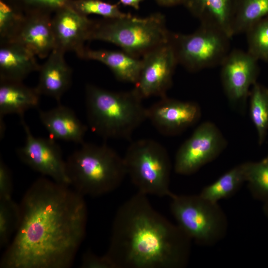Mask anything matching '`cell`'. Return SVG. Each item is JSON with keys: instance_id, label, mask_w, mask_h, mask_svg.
<instances>
[{"instance_id": "obj_1", "label": "cell", "mask_w": 268, "mask_h": 268, "mask_svg": "<svg viewBox=\"0 0 268 268\" xmlns=\"http://www.w3.org/2000/svg\"><path fill=\"white\" fill-rule=\"evenodd\" d=\"M21 218L0 268H67L84 238V197L69 186L37 179L20 203Z\"/></svg>"}, {"instance_id": "obj_2", "label": "cell", "mask_w": 268, "mask_h": 268, "mask_svg": "<svg viewBox=\"0 0 268 268\" xmlns=\"http://www.w3.org/2000/svg\"><path fill=\"white\" fill-rule=\"evenodd\" d=\"M191 240L138 192L117 210L105 255L115 268H180L188 262Z\"/></svg>"}, {"instance_id": "obj_3", "label": "cell", "mask_w": 268, "mask_h": 268, "mask_svg": "<svg viewBox=\"0 0 268 268\" xmlns=\"http://www.w3.org/2000/svg\"><path fill=\"white\" fill-rule=\"evenodd\" d=\"M85 90L89 127L102 138L129 139L147 120L146 108L134 89L116 92L89 84Z\"/></svg>"}, {"instance_id": "obj_4", "label": "cell", "mask_w": 268, "mask_h": 268, "mask_svg": "<svg viewBox=\"0 0 268 268\" xmlns=\"http://www.w3.org/2000/svg\"><path fill=\"white\" fill-rule=\"evenodd\" d=\"M80 145L66 160L70 186L83 197H98L117 189L127 175L123 157L106 144Z\"/></svg>"}, {"instance_id": "obj_5", "label": "cell", "mask_w": 268, "mask_h": 268, "mask_svg": "<svg viewBox=\"0 0 268 268\" xmlns=\"http://www.w3.org/2000/svg\"><path fill=\"white\" fill-rule=\"evenodd\" d=\"M165 16L155 12L144 17L127 15L94 22L90 40L112 43L137 58L170 41Z\"/></svg>"}, {"instance_id": "obj_6", "label": "cell", "mask_w": 268, "mask_h": 268, "mask_svg": "<svg viewBox=\"0 0 268 268\" xmlns=\"http://www.w3.org/2000/svg\"><path fill=\"white\" fill-rule=\"evenodd\" d=\"M124 162L127 175L145 195L170 197L171 165L164 146L157 141L143 138L133 142L128 147Z\"/></svg>"}, {"instance_id": "obj_7", "label": "cell", "mask_w": 268, "mask_h": 268, "mask_svg": "<svg viewBox=\"0 0 268 268\" xmlns=\"http://www.w3.org/2000/svg\"><path fill=\"white\" fill-rule=\"evenodd\" d=\"M171 211L178 226L191 239L201 244L216 242L225 234L226 220L217 203L199 195L172 194Z\"/></svg>"}, {"instance_id": "obj_8", "label": "cell", "mask_w": 268, "mask_h": 268, "mask_svg": "<svg viewBox=\"0 0 268 268\" xmlns=\"http://www.w3.org/2000/svg\"><path fill=\"white\" fill-rule=\"evenodd\" d=\"M231 38L217 28L201 25L190 34L171 33L170 41L178 63L194 72L220 66L231 51Z\"/></svg>"}, {"instance_id": "obj_9", "label": "cell", "mask_w": 268, "mask_h": 268, "mask_svg": "<svg viewBox=\"0 0 268 268\" xmlns=\"http://www.w3.org/2000/svg\"><path fill=\"white\" fill-rule=\"evenodd\" d=\"M226 146L225 138L212 123L204 122L178 150L174 170L178 174L189 175L213 160Z\"/></svg>"}, {"instance_id": "obj_10", "label": "cell", "mask_w": 268, "mask_h": 268, "mask_svg": "<svg viewBox=\"0 0 268 268\" xmlns=\"http://www.w3.org/2000/svg\"><path fill=\"white\" fill-rule=\"evenodd\" d=\"M20 120L25 134V141L16 150L19 158L33 170L57 183L70 186L66 162L56 140L50 137L34 136L24 117H21Z\"/></svg>"}, {"instance_id": "obj_11", "label": "cell", "mask_w": 268, "mask_h": 268, "mask_svg": "<svg viewBox=\"0 0 268 268\" xmlns=\"http://www.w3.org/2000/svg\"><path fill=\"white\" fill-rule=\"evenodd\" d=\"M138 80L134 89L141 99L164 97L172 85L178 63L169 41L143 55Z\"/></svg>"}, {"instance_id": "obj_12", "label": "cell", "mask_w": 268, "mask_h": 268, "mask_svg": "<svg viewBox=\"0 0 268 268\" xmlns=\"http://www.w3.org/2000/svg\"><path fill=\"white\" fill-rule=\"evenodd\" d=\"M258 60L248 51H230L221 64V78L226 95L232 106L244 111L250 88L257 81Z\"/></svg>"}, {"instance_id": "obj_13", "label": "cell", "mask_w": 268, "mask_h": 268, "mask_svg": "<svg viewBox=\"0 0 268 268\" xmlns=\"http://www.w3.org/2000/svg\"><path fill=\"white\" fill-rule=\"evenodd\" d=\"M200 116V108L197 103L166 96L146 108L147 119L159 133L166 136L181 133L194 124Z\"/></svg>"}, {"instance_id": "obj_14", "label": "cell", "mask_w": 268, "mask_h": 268, "mask_svg": "<svg viewBox=\"0 0 268 268\" xmlns=\"http://www.w3.org/2000/svg\"><path fill=\"white\" fill-rule=\"evenodd\" d=\"M94 22L72 7L70 3L56 11L52 25L56 48L74 52L80 58L89 41Z\"/></svg>"}, {"instance_id": "obj_15", "label": "cell", "mask_w": 268, "mask_h": 268, "mask_svg": "<svg viewBox=\"0 0 268 268\" xmlns=\"http://www.w3.org/2000/svg\"><path fill=\"white\" fill-rule=\"evenodd\" d=\"M49 11L32 9L15 37L11 41L19 43L37 57L46 58L56 48V42Z\"/></svg>"}, {"instance_id": "obj_16", "label": "cell", "mask_w": 268, "mask_h": 268, "mask_svg": "<svg viewBox=\"0 0 268 268\" xmlns=\"http://www.w3.org/2000/svg\"><path fill=\"white\" fill-rule=\"evenodd\" d=\"M65 52L54 49L40 66L39 78L35 88L40 95L55 99L58 104L69 88L72 82V71L67 63Z\"/></svg>"}, {"instance_id": "obj_17", "label": "cell", "mask_w": 268, "mask_h": 268, "mask_svg": "<svg viewBox=\"0 0 268 268\" xmlns=\"http://www.w3.org/2000/svg\"><path fill=\"white\" fill-rule=\"evenodd\" d=\"M59 105L48 110H38L40 121L55 140L73 142L78 144L84 142L87 130L70 108Z\"/></svg>"}, {"instance_id": "obj_18", "label": "cell", "mask_w": 268, "mask_h": 268, "mask_svg": "<svg viewBox=\"0 0 268 268\" xmlns=\"http://www.w3.org/2000/svg\"><path fill=\"white\" fill-rule=\"evenodd\" d=\"M29 50L14 41L0 42V79L23 81L40 65Z\"/></svg>"}, {"instance_id": "obj_19", "label": "cell", "mask_w": 268, "mask_h": 268, "mask_svg": "<svg viewBox=\"0 0 268 268\" xmlns=\"http://www.w3.org/2000/svg\"><path fill=\"white\" fill-rule=\"evenodd\" d=\"M237 0H185L183 5L201 25L217 28L233 37L232 24Z\"/></svg>"}, {"instance_id": "obj_20", "label": "cell", "mask_w": 268, "mask_h": 268, "mask_svg": "<svg viewBox=\"0 0 268 268\" xmlns=\"http://www.w3.org/2000/svg\"><path fill=\"white\" fill-rule=\"evenodd\" d=\"M40 96L35 87H28L23 81L0 79V122L6 115L21 118L29 109L38 108Z\"/></svg>"}, {"instance_id": "obj_21", "label": "cell", "mask_w": 268, "mask_h": 268, "mask_svg": "<svg viewBox=\"0 0 268 268\" xmlns=\"http://www.w3.org/2000/svg\"><path fill=\"white\" fill-rule=\"evenodd\" d=\"M80 58L99 62L107 66L119 80L135 84L141 60L123 51L85 49Z\"/></svg>"}, {"instance_id": "obj_22", "label": "cell", "mask_w": 268, "mask_h": 268, "mask_svg": "<svg viewBox=\"0 0 268 268\" xmlns=\"http://www.w3.org/2000/svg\"><path fill=\"white\" fill-rule=\"evenodd\" d=\"M246 181V163L233 168L212 184L205 187L199 195L214 203L228 198L238 191Z\"/></svg>"}, {"instance_id": "obj_23", "label": "cell", "mask_w": 268, "mask_h": 268, "mask_svg": "<svg viewBox=\"0 0 268 268\" xmlns=\"http://www.w3.org/2000/svg\"><path fill=\"white\" fill-rule=\"evenodd\" d=\"M268 16V0H237L232 34L245 33L252 25Z\"/></svg>"}, {"instance_id": "obj_24", "label": "cell", "mask_w": 268, "mask_h": 268, "mask_svg": "<svg viewBox=\"0 0 268 268\" xmlns=\"http://www.w3.org/2000/svg\"><path fill=\"white\" fill-rule=\"evenodd\" d=\"M249 96L251 119L257 132L259 143L262 144L268 131V89L256 82Z\"/></svg>"}, {"instance_id": "obj_25", "label": "cell", "mask_w": 268, "mask_h": 268, "mask_svg": "<svg viewBox=\"0 0 268 268\" xmlns=\"http://www.w3.org/2000/svg\"><path fill=\"white\" fill-rule=\"evenodd\" d=\"M20 204L12 198L0 199V247H6L20 221Z\"/></svg>"}, {"instance_id": "obj_26", "label": "cell", "mask_w": 268, "mask_h": 268, "mask_svg": "<svg viewBox=\"0 0 268 268\" xmlns=\"http://www.w3.org/2000/svg\"><path fill=\"white\" fill-rule=\"evenodd\" d=\"M246 181L254 197L268 202V161L246 162Z\"/></svg>"}, {"instance_id": "obj_27", "label": "cell", "mask_w": 268, "mask_h": 268, "mask_svg": "<svg viewBox=\"0 0 268 268\" xmlns=\"http://www.w3.org/2000/svg\"><path fill=\"white\" fill-rule=\"evenodd\" d=\"M245 33L247 51L258 61L268 62V16L252 25Z\"/></svg>"}, {"instance_id": "obj_28", "label": "cell", "mask_w": 268, "mask_h": 268, "mask_svg": "<svg viewBox=\"0 0 268 268\" xmlns=\"http://www.w3.org/2000/svg\"><path fill=\"white\" fill-rule=\"evenodd\" d=\"M23 13L3 0L0 1V42L12 40L17 34L25 18Z\"/></svg>"}, {"instance_id": "obj_29", "label": "cell", "mask_w": 268, "mask_h": 268, "mask_svg": "<svg viewBox=\"0 0 268 268\" xmlns=\"http://www.w3.org/2000/svg\"><path fill=\"white\" fill-rule=\"evenodd\" d=\"M70 5L81 14H96L104 18L113 19L124 17L128 13L122 11L118 4L101 0H71Z\"/></svg>"}, {"instance_id": "obj_30", "label": "cell", "mask_w": 268, "mask_h": 268, "mask_svg": "<svg viewBox=\"0 0 268 268\" xmlns=\"http://www.w3.org/2000/svg\"><path fill=\"white\" fill-rule=\"evenodd\" d=\"M80 266L82 268H115L105 254L99 256L89 250L83 254Z\"/></svg>"}, {"instance_id": "obj_31", "label": "cell", "mask_w": 268, "mask_h": 268, "mask_svg": "<svg viewBox=\"0 0 268 268\" xmlns=\"http://www.w3.org/2000/svg\"><path fill=\"white\" fill-rule=\"evenodd\" d=\"M13 183L10 169L3 161L0 159V199L12 198Z\"/></svg>"}, {"instance_id": "obj_32", "label": "cell", "mask_w": 268, "mask_h": 268, "mask_svg": "<svg viewBox=\"0 0 268 268\" xmlns=\"http://www.w3.org/2000/svg\"><path fill=\"white\" fill-rule=\"evenodd\" d=\"M38 9L56 11L70 3L71 0H15Z\"/></svg>"}, {"instance_id": "obj_33", "label": "cell", "mask_w": 268, "mask_h": 268, "mask_svg": "<svg viewBox=\"0 0 268 268\" xmlns=\"http://www.w3.org/2000/svg\"><path fill=\"white\" fill-rule=\"evenodd\" d=\"M160 5L165 7H171L183 4L185 0H155Z\"/></svg>"}, {"instance_id": "obj_34", "label": "cell", "mask_w": 268, "mask_h": 268, "mask_svg": "<svg viewBox=\"0 0 268 268\" xmlns=\"http://www.w3.org/2000/svg\"><path fill=\"white\" fill-rule=\"evenodd\" d=\"M143 0H119L120 2L125 6L132 7L138 9L140 2Z\"/></svg>"}, {"instance_id": "obj_35", "label": "cell", "mask_w": 268, "mask_h": 268, "mask_svg": "<svg viewBox=\"0 0 268 268\" xmlns=\"http://www.w3.org/2000/svg\"><path fill=\"white\" fill-rule=\"evenodd\" d=\"M263 210L266 215L268 217V202L264 203Z\"/></svg>"}, {"instance_id": "obj_36", "label": "cell", "mask_w": 268, "mask_h": 268, "mask_svg": "<svg viewBox=\"0 0 268 268\" xmlns=\"http://www.w3.org/2000/svg\"><path fill=\"white\" fill-rule=\"evenodd\" d=\"M263 160L265 161H268V154L264 159H263Z\"/></svg>"}]
</instances>
